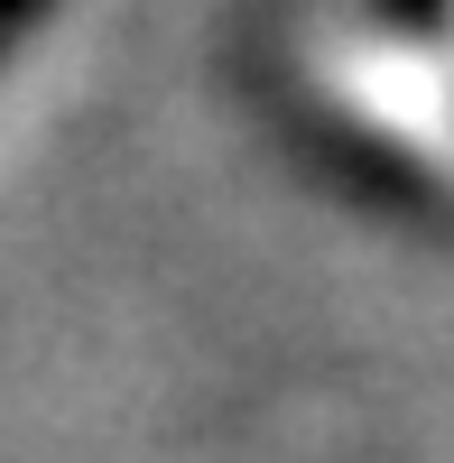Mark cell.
Returning <instances> with one entry per match:
<instances>
[{
    "label": "cell",
    "instance_id": "obj_1",
    "mask_svg": "<svg viewBox=\"0 0 454 463\" xmlns=\"http://www.w3.org/2000/svg\"><path fill=\"white\" fill-rule=\"evenodd\" d=\"M47 10H56V0H0V65L37 37V19H47Z\"/></svg>",
    "mask_w": 454,
    "mask_h": 463
},
{
    "label": "cell",
    "instance_id": "obj_2",
    "mask_svg": "<svg viewBox=\"0 0 454 463\" xmlns=\"http://www.w3.org/2000/svg\"><path fill=\"white\" fill-rule=\"evenodd\" d=\"M445 10H454V0H381V19H390V28H408V37H436V28H445Z\"/></svg>",
    "mask_w": 454,
    "mask_h": 463
}]
</instances>
